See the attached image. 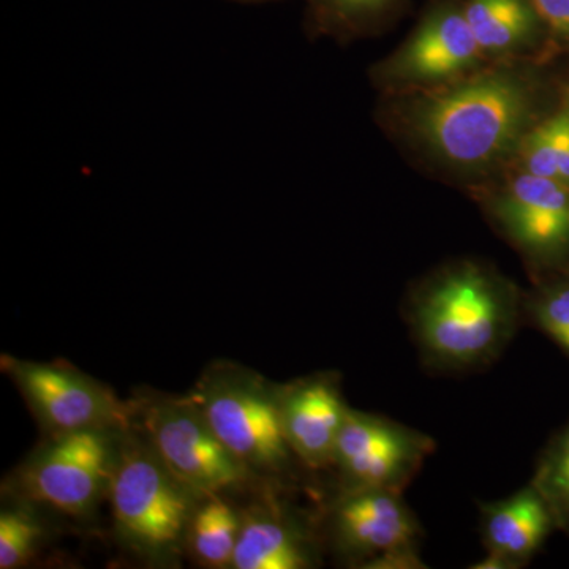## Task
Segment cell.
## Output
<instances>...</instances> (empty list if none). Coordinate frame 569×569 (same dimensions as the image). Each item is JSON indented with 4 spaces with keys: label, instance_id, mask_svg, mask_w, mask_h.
I'll return each mask as SVG.
<instances>
[{
    "label": "cell",
    "instance_id": "cell-1",
    "mask_svg": "<svg viewBox=\"0 0 569 569\" xmlns=\"http://www.w3.org/2000/svg\"><path fill=\"white\" fill-rule=\"evenodd\" d=\"M515 291L478 266L430 280L410 307L411 335L430 369L466 372L496 361L519 326Z\"/></svg>",
    "mask_w": 569,
    "mask_h": 569
},
{
    "label": "cell",
    "instance_id": "cell-2",
    "mask_svg": "<svg viewBox=\"0 0 569 569\" xmlns=\"http://www.w3.org/2000/svg\"><path fill=\"white\" fill-rule=\"evenodd\" d=\"M108 496L123 545L157 563L173 560L187 545L190 522L206 497L176 477L148 437L141 440L130 427L122 432Z\"/></svg>",
    "mask_w": 569,
    "mask_h": 569
},
{
    "label": "cell",
    "instance_id": "cell-3",
    "mask_svg": "<svg viewBox=\"0 0 569 569\" xmlns=\"http://www.w3.org/2000/svg\"><path fill=\"white\" fill-rule=\"evenodd\" d=\"M189 396L253 477H284L298 462L283 436L279 387L260 373L219 362L206 370Z\"/></svg>",
    "mask_w": 569,
    "mask_h": 569
},
{
    "label": "cell",
    "instance_id": "cell-4",
    "mask_svg": "<svg viewBox=\"0 0 569 569\" xmlns=\"http://www.w3.org/2000/svg\"><path fill=\"white\" fill-rule=\"evenodd\" d=\"M518 82L488 77L433 97L422 104L418 127L449 162L462 167L492 162L518 140L526 118Z\"/></svg>",
    "mask_w": 569,
    "mask_h": 569
},
{
    "label": "cell",
    "instance_id": "cell-5",
    "mask_svg": "<svg viewBox=\"0 0 569 569\" xmlns=\"http://www.w3.org/2000/svg\"><path fill=\"white\" fill-rule=\"evenodd\" d=\"M123 430L86 429L52 433L18 475L24 500L70 516L91 515L110 492Z\"/></svg>",
    "mask_w": 569,
    "mask_h": 569
},
{
    "label": "cell",
    "instance_id": "cell-6",
    "mask_svg": "<svg viewBox=\"0 0 569 569\" xmlns=\"http://www.w3.org/2000/svg\"><path fill=\"white\" fill-rule=\"evenodd\" d=\"M137 413L160 459L201 496H223L257 478L224 447L192 397H156Z\"/></svg>",
    "mask_w": 569,
    "mask_h": 569
},
{
    "label": "cell",
    "instance_id": "cell-7",
    "mask_svg": "<svg viewBox=\"0 0 569 569\" xmlns=\"http://www.w3.org/2000/svg\"><path fill=\"white\" fill-rule=\"evenodd\" d=\"M328 530L332 548L351 567H426L418 549L421 527L397 490H339L328 511Z\"/></svg>",
    "mask_w": 569,
    "mask_h": 569
},
{
    "label": "cell",
    "instance_id": "cell-8",
    "mask_svg": "<svg viewBox=\"0 0 569 569\" xmlns=\"http://www.w3.org/2000/svg\"><path fill=\"white\" fill-rule=\"evenodd\" d=\"M2 367L51 436L132 427L138 406L121 402L110 388L86 373L62 365L24 361L11 356H2Z\"/></svg>",
    "mask_w": 569,
    "mask_h": 569
},
{
    "label": "cell",
    "instance_id": "cell-9",
    "mask_svg": "<svg viewBox=\"0 0 569 569\" xmlns=\"http://www.w3.org/2000/svg\"><path fill=\"white\" fill-rule=\"evenodd\" d=\"M436 449L432 438L392 419L348 408L332 467L343 490L402 492Z\"/></svg>",
    "mask_w": 569,
    "mask_h": 569
},
{
    "label": "cell",
    "instance_id": "cell-10",
    "mask_svg": "<svg viewBox=\"0 0 569 569\" xmlns=\"http://www.w3.org/2000/svg\"><path fill=\"white\" fill-rule=\"evenodd\" d=\"M283 436L295 458L310 470L332 467L348 407L332 373H317L279 387Z\"/></svg>",
    "mask_w": 569,
    "mask_h": 569
},
{
    "label": "cell",
    "instance_id": "cell-11",
    "mask_svg": "<svg viewBox=\"0 0 569 569\" xmlns=\"http://www.w3.org/2000/svg\"><path fill=\"white\" fill-rule=\"evenodd\" d=\"M509 238L539 261L569 253V186L559 179L520 174L496 206Z\"/></svg>",
    "mask_w": 569,
    "mask_h": 569
},
{
    "label": "cell",
    "instance_id": "cell-12",
    "mask_svg": "<svg viewBox=\"0 0 569 569\" xmlns=\"http://www.w3.org/2000/svg\"><path fill=\"white\" fill-rule=\"evenodd\" d=\"M557 530L548 501L531 482L492 503L481 505V537L486 552L496 553L519 569L529 561Z\"/></svg>",
    "mask_w": 569,
    "mask_h": 569
},
{
    "label": "cell",
    "instance_id": "cell-13",
    "mask_svg": "<svg viewBox=\"0 0 569 569\" xmlns=\"http://www.w3.org/2000/svg\"><path fill=\"white\" fill-rule=\"evenodd\" d=\"M318 563L312 531L287 509L257 508L242 516L236 569H309Z\"/></svg>",
    "mask_w": 569,
    "mask_h": 569
},
{
    "label": "cell",
    "instance_id": "cell-14",
    "mask_svg": "<svg viewBox=\"0 0 569 569\" xmlns=\"http://www.w3.org/2000/svg\"><path fill=\"white\" fill-rule=\"evenodd\" d=\"M481 52L463 13L447 11L427 22L397 67L408 77L432 80L458 73Z\"/></svg>",
    "mask_w": 569,
    "mask_h": 569
},
{
    "label": "cell",
    "instance_id": "cell-15",
    "mask_svg": "<svg viewBox=\"0 0 569 569\" xmlns=\"http://www.w3.org/2000/svg\"><path fill=\"white\" fill-rule=\"evenodd\" d=\"M241 527L242 516L223 496L204 497L190 522L187 546L206 567L231 568Z\"/></svg>",
    "mask_w": 569,
    "mask_h": 569
},
{
    "label": "cell",
    "instance_id": "cell-16",
    "mask_svg": "<svg viewBox=\"0 0 569 569\" xmlns=\"http://www.w3.org/2000/svg\"><path fill=\"white\" fill-rule=\"evenodd\" d=\"M463 17L482 51L507 50L531 29V10L523 0H468Z\"/></svg>",
    "mask_w": 569,
    "mask_h": 569
},
{
    "label": "cell",
    "instance_id": "cell-17",
    "mask_svg": "<svg viewBox=\"0 0 569 569\" xmlns=\"http://www.w3.org/2000/svg\"><path fill=\"white\" fill-rule=\"evenodd\" d=\"M530 482L548 501L557 530L569 535V422L539 456Z\"/></svg>",
    "mask_w": 569,
    "mask_h": 569
},
{
    "label": "cell",
    "instance_id": "cell-18",
    "mask_svg": "<svg viewBox=\"0 0 569 569\" xmlns=\"http://www.w3.org/2000/svg\"><path fill=\"white\" fill-rule=\"evenodd\" d=\"M43 529L31 512L7 508L0 512V569L24 567L39 549Z\"/></svg>",
    "mask_w": 569,
    "mask_h": 569
},
{
    "label": "cell",
    "instance_id": "cell-19",
    "mask_svg": "<svg viewBox=\"0 0 569 569\" xmlns=\"http://www.w3.org/2000/svg\"><path fill=\"white\" fill-rule=\"evenodd\" d=\"M526 312L531 323L569 356V277L538 290L526 302Z\"/></svg>",
    "mask_w": 569,
    "mask_h": 569
},
{
    "label": "cell",
    "instance_id": "cell-20",
    "mask_svg": "<svg viewBox=\"0 0 569 569\" xmlns=\"http://www.w3.org/2000/svg\"><path fill=\"white\" fill-rule=\"evenodd\" d=\"M561 127H563V112L542 122L526 138L522 146L526 173L539 176V178L559 179L557 160H559Z\"/></svg>",
    "mask_w": 569,
    "mask_h": 569
},
{
    "label": "cell",
    "instance_id": "cell-21",
    "mask_svg": "<svg viewBox=\"0 0 569 569\" xmlns=\"http://www.w3.org/2000/svg\"><path fill=\"white\" fill-rule=\"evenodd\" d=\"M531 9L553 31L569 36V0H529Z\"/></svg>",
    "mask_w": 569,
    "mask_h": 569
},
{
    "label": "cell",
    "instance_id": "cell-22",
    "mask_svg": "<svg viewBox=\"0 0 569 569\" xmlns=\"http://www.w3.org/2000/svg\"><path fill=\"white\" fill-rule=\"evenodd\" d=\"M317 2L321 10L336 20L348 21L376 9L385 0H317Z\"/></svg>",
    "mask_w": 569,
    "mask_h": 569
},
{
    "label": "cell",
    "instance_id": "cell-23",
    "mask_svg": "<svg viewBox=\"0 0 569 569\" xmlns=\"http://www.w3.org/2000/svg\"><path fill=\"white\" fill-rule=\"evenodd\" d=\"M557 170H559V181L569 186V111H563V127H561Z\"/></svg>",
    "mask_w": 569,
    "mask_h": 569
},
{
    "label": "cell",
    "instance_id": "cell-24",
    "mask_svg": "<svg viewBox=\"0 0 569 569\" xmlns=\"http://www.w3.org/2000/svg\"><path fill=\"white\" fill-rule=\"evenodd\" d=\"M234 2H241V3H257V2H264V0H234Z\"/></svg>",
    "mask_w": 569,
    "mask_h": 569
}]
</instances>
